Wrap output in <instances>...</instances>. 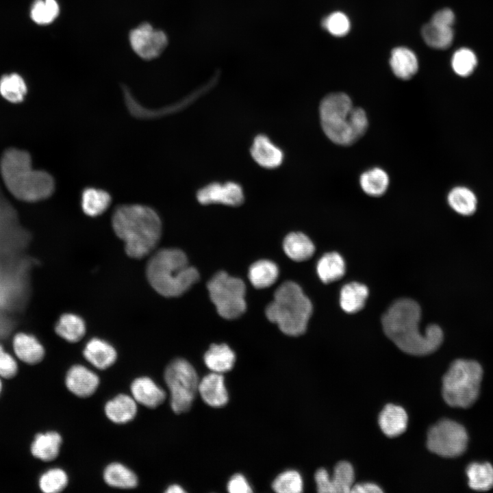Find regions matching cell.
Returning <instances> with one entry per match:
<instances>
[{"mask_svg":"<svg viewBox=\"0 0 493 493\" xmlns=\"http://www.w3.org/2000/svg\"><path fill=\"white\" fill-rule=\"evenodd\" d=\"M421 311L418 304L410 299L394 302L383 314L381 323L385 335L403 352L425 355L438 349L443 333L436 325H429L420 331Z\"/></svg>","mask_w":493,"mask_h":493,"instance_id":"obj_1","label":"cell"},{"mask_svg":"<svg viewBox=\"0 0 493 493\" xmlns=\"http://www.w3.org/2000/svg\"><path fill=\"white\" fill-rule=\"evenodd\" d=\"M116 235L124 242L127 255L141 259L157 245L162 235V222L151 207L140 204H125L116 207L112 217Z\"/></svg>","mask_w":493,"mask_h":493,"instance_id":"obj_2","label":"cell"},{"mask_svg":"<svg viewBox=\"0 0 493 493\" xmlns=\"http://www.w3.org/2000/svg\"><path fill=\"white\" fill-rule=\"evenodd\" d=\"M0 171L8 191L16 199L36 202L49 197L55 188L54 179L48 173L34 169L29 154L10 148L3 154Z\"/></svg>","mask_w":493,"mask_h":493,"instance_id":"obj_3","label":"cell"},{"mask_svg":"<svg viewBox=\"0 0 493 493\" xmlns=\"http://www.w3.org/2000/svg\"><path fill=\"white\" fill-rule=\"evenodd\" d=\"M319 116L325 136L334 144L349 146L366 132V112L355 107L350 97L344 92L325 96L320 103Z\"/></svg>","mask_w":493,"mask_h":493,"instance_id":"obj_4","label":"cell"},{"mask_svg":"<svg viewBox=\"0 0 493 493\" xmlns=\"http://www.w3.org/2000/svg\"><path fill=\"white\" fill-rule=\"evenodd\" d=\"M146 275L151 287L165 297L182 295L199 279L186 254L178 249H162L149 259Z\"/></svg>","mask_w":493,"mask_h":493,"instance_id":"obj_5","label":"cell"},{"mask_svg":"<svg viewBox=\"0 0 493 493\" xmlns=\"http://www.w3.org/2000/svg\"><path fill=\"white\" fill-rule=\"evenodd\" d=\"M312 313V305L301 288L293 281L283 283L266 309V316L285 334H303Z\"/></svg>","mask_w":493,"mask_h":493,"instance_id":"obj_6","label":"cell"},{"mask_svg":"<svg viewBox=\"0 0 493 493\" xmlns=\"http://www.w3.org/2000/svg\"><path fill=\"white\" fill-rule=\"evenodd\" d=\"M483 370L472 360L457 359L450 366L442 379V396L455 407L467 408L477 399Z\"/></svg>","mask_w":493,"mask_h":493,"instance_id":"obj_7","label":"cell"},{"mask_svg":"<svg viewBox=\"0 0 493 493\" xmlns=\"http://www.w3.org/2000/svg\"><path fill=\"white\" fill-rule=\"evenodd\" d=\"M207 286L210 299L220 316L233 319L244 312L246 287L241 279L220 271L213 276Z\"/></svg>","mask_w":493,"mask_h":493,"instance_id":"obj_8","label":"cell"},{"mask_svg":"<svg viewBox=\"0 0 493 493\" xmlns=\"http://www.w3.org/2000/svg\"><path fill=\"white\" fill-rule=\"evenodd\" d=\"M164 379L170 392L173 412L176 414L188 412L198 392L199 383L194 367L186 359H174L166 368Z\"/></svg>","mask_w":493,"mask_h":493,"instance_id":"obj_9","label":"cell"},{"mask_svg":"<svg viewBox=\"0 0 493 493\" xmlns=\"http://www.w3.org/2000/svg\"><path fill=\"white\" fill-rule=\"evenodd\" d=\"M468 440L467 432L462 425L449 419H442L429 429L427 445L432 453L451 458L464 453Z\"/></svg>","mask_w":493,"mask_h":493,"instance_id":"obj_10","label":"cell"},{"mask_svg":"<svg viewBox=\"0 0 493 493\" xmlns=\"http://www.w3.org/2000/svg\"><path fill=\"white\" fill-rule=\"evenodd\" d=\"M129 42L134 52L140 58L151 60L165 49L168 39L166 34L144 23L129 33Z\"/></svg>","mask_w":493,"mask_h":493,"instance_id":"obj_11","label":"cell"},{"mask_svg":"<svg viewBox=\"0 0 493 493\" xmlns=\"http://www.w3.org/2000/svg\"><path fill=\"white\" fill-rule=\"evenodd\" d=\"M197 199L203 205L221 203L238 206L243 203L244 196L241 186L236 182H214L199 190Z\"/></svg>","mask_w":493,"mask_h":493,"instance_id":"obj_12","label":"cell"},{"mask_svg":"<svg viewBox=\"0 0 493 493\" xmlns=\"http://www.w3.org/2000/svg\"><path fill=\"white\" fill-rule=\"evenodd\" d=\"M65 383L70 392L85 398L94 394L99 386V379L85 366L75 365L67 372Z\"/></svg>","mask_w":493,"mask_h":493,"instance_id":"obj_13","label":"cell"},{"mask_svg":"<svg viewBox=\"0 0 493 493\" xmlns=\"http://www.w3.org/2000/svg\"><path fill=\"white\" fill-rule=\"evenodd\" d=\"M251 154L257 164L270 169L279 166L284 158L283 151L264 134L254 138Z\"/></svg>","mask_w":493,"mask_h":493,"instance_id":"obj_14","label":"cell"},{"mask_svg":"<svg viewBox=\"0 0 493 493\" xmlns=\"http://www.w3.org/2000/svg\"><path fill=\"white\" fill-rule=\"evenodd\" d=\"M198 392L208 405L220 407L228 401L224 377L221 373L212 372L205 375L199 383Z\"/></svg>","mask_w":493,"mask_h":493,"instance_id":"obj_15","label":"cell"},{"mask_svg":"<svg viewBox=\"0 0 493 493\" xmlns=\"http://www.w3.org/2000/svg\"><path fill=\"white\" fill-rule=\"evenodd\" d=\"M12 348L17 358L27 364H37L45 356L42 344L34 336L27 333H16L12 339Z\"/></svg>","mask_w":493,"mask_h":493,"instance_id":"obj_16","label":"cell"},{"mask_svg":"<svg viewBox=\"0 0 493 493\" xmlns=\"http://www.w3.org/2000/svg\"><path fill=\"white\" fill-rule=\"evenodd\" d=\"M134 400L149 408H155L166 399V392L149 377L136 379L131 385Z\"/></svg>","mask_w":493,"mask_h":493,"instance_id":"obj_17","label":"cell"},{"mask_svg":"<svg viewBox=\"0 0 493 493\" xmlns=\"http://www.w3.org/2000/svg\"><path fill=\"white\" fill-rule=\"evenodd\" d=\"M83 353L92 365L101 370L110 367L117 357L116 351L110 344L96 338L87 342Z\"/></svg>","mask_w":493,"mask_h":493,"instance_id":"obj_18","label":"cell"},{"mask_svg":"<svg viewBox=\"0 0 493 493\" xmlns=\"http://www.w3.org/2000/svg\"><path fill=\"white\" fill-rule=\"evenodd\" d=\"M407 420L405 410L394 404L386 405L379 416V425L381 431L391 438L398 436L406 430Z\"/></svg>","mask_w":493,"mask_h":493,"instance_id":"obj_19","label":"cell"},{"mask_svg":"<svg viewBox=\"0 0 493 493\" xmlns=\"http://www.w3.org/2000/svg\"><path fill=\"white\" fill-rule=\"evenodd\" d=\"M61 444L62 437L57 432L38 433L31 444L30 451L34 457L50 462L59 455Z\"/></svg>","mask_w":493,"mask_h":493,"instance_id":"obj_20","label":"cell"},{"mask_svg":"<svg viewBox=\"0 0 493 493\" xmlns=\"http://www.w3.org/2000/svg\"><path fill=\"white\" fill-rule=\"evenodd\" d=\"M390 64L393 73L403 80L412 78L418 68V60L414 52L402 47L392 51Z\"/></svg>","mask_w":493,"mask_h":493,"instance_id":"obj_21","label":"cell"},{"mask_svg":"<svg viewBox=\"0 0 493 493\" xmlns=\"http://www.w3.org/2000/svg\"><path fill=\"white\" fill-rule=\"evenodd\" d=\"M105 412L107 417L113 422L127 423L136 414V401L128 395L119 394L105 404Z\"/></svg>","mask_w":493,"mask_h":493,"instance_id":"obj_22","label":"cell"},{"mask_svg":"<svg viewBox=\"0 0 493 493\" xmlns=\"http://www.w3.org/2000/svg\"><path fill=\"white\" fill-rule=\"evenodd\" d=\"M236 355L225 344H212L204 355V362L212 372L223 373L230 370L235 363Z\"/></svg>","mask_w":493,"mask_h":493,"instance_id":"obj_23","label":"cell"},{"mask_svg":"<svg viewBox=\"0 0 493 493\" xmlns=\"http://www.w3.org/2000/svg\"><path fill=\"white\" fill-rule=\"evenodd\" d=\"M283 248L288 257L296 262L309 259L315 251L312 240L301 232H292L287 235L283 242Z\"/></svg>","mask_w":493,"mask_h":493,"instance_id":"obj_24","label":"cell"},{"mask_svg":"<svg viewBox=\"0 0 493 493\" xmlns=\"http://www.w3.org/2000/svg\"><path fill=\"white\" fill-rule=\"evenodd\" d=\"M111 203V196L105 190L94 187L85 188L81 196V207L85 214L90 217L104 213Z\"/></svg>","mask_w":493,"mask_h":493,"instance_id":"obj_25","label":"cell"},{"mask_svg":"<svg viewBox=\"0 0 493 493\" xmlns=\"http://www.w3.org/2000/svg\"><path fill=\"white\" fill-rule=\"evenodd\" d=\"M359 182L364 193L370 197H379L388 190L390 177L383 168L374 167L362 173Z\"/></svg>","mask_w":493,"mask_h":493,"instance_id":"obj_26","label":"cell"},{"mask_svg":"<svg viewBox=\"0 0 493 493\" xmlns=\"http://www.w3.org/2000/svg\"><path fill=\"white\" fill-rule=\"evenodd\" d=\"M368 296V289L365 285L357 282L346 283L340 292L341 307L346 313H356L364 307Z\"/></svg>","mask_w":493,"mask_h":493,"instance_id":"obj_27","label":"cell"},{"mask_svg":"<svg viewBox=\"0 0 493 493\" xmlns=\"http://www.w3.org/2000/svg\"><path fill=\"white\" fill-rule=\"evenodd\" d=\"M425 43L431 48L446 49L453 43L454 31L449 27L432 21L425 24L421 31Z\"/></svg>","mask_w":493,"mask_h":493,"instance_id":"obj_28","label":"cell"},{"mask_svg":"<svg viewBox=\"0 0 493 493\" xmlns=\"http://www.w3.org/2000/svg\"><path fill=\"white\" fill-rule=\"evenodd\" d=\"M316 270L320 280L328 283L340 279L344 275L346 265L339 253L331 252L320 257L317 263Z\"/></svg>","mask_w":493,"mask_h":493,"instance_id":"obj_29","label":"cell"},{"mask_svg":"<svg viewBox=\"0 0 493 493\" xmlns=\"http://www.w3.org/2000/svg\"><path fill=\"white\" fill-rule=\"evenodd\" d=\"M56 333L69 342L79 341L86 333V324L83 318L73 313H65L55 326Z\"/></svg>","mask_w":493,"mask_h":493,"instance_id":"obj_30","label":"cell"},{"mask_svg":"<svg viewBox=\"0 0 493 493\" xmlns=\"http://www.w3.org/2000/svg\"><path fill=\"white\" fill-rule=\"evenodd\" d=\"M449 206L457 213L463 216L473 214L477 207V199L475 193L465 186L452 188L447 196Z\"/></svg>","mask_w":493,"mask_h":493,"instance_id":"obj_31","label":"cell"},{"mask_svg":"<svg viewBox=\"0 0 493 493\" xmlns=\"http://www.w3.org/2000/svg\"><path fill=\"white\" fill-rule=\"evenodd\" d=\"M279 275L277 266L273 262L262 260L253 263L249 270V279L256 288H265L273 285Z\"/></svg>","mask_w":493,"mask_h":493,"instance_id":"obj_32","label":"cell"},{"mask_svg":"<svg viewBox=\"0 0 493 493\" xmlns=\"http://www.w3.org/2000/svg\"><path fill=\"white\" fill-rule=\"evenodd\" d=\"M103 479L107 484L117 488L131 489L138 485L135 473L119 463L108 465L104 470Z\"/></svg>","mask_w":493,"mask_h":493,"instance_id":"obj_33","label":"cell"},{"mask_svg":"<svg viewBox=\"0 0 493 493\" xmlns=\"http://www.w3.org/2000/svg\"><path fill=\"white\" fill-rule=\"evenodd\" d=\"M469 487L476 491L493 488V467L489 463H472L466 468Z\"/></svg>","mask_w":493,"mask_h":493,"instance_id":"obj_34","label":"cell"},{"mask_svg":"<svg viewBox=\"0 0 493 493\" xmlns=\"http://www.w3.org/2000/svg\"><path fill=\"white\" fill-rule=\"evenodd\" d=\"M27 90L24 79L17 73L5 75L0 79V94L10 103L23 101Z\"/></svg>","mask_w":493,"mask_h":493,"instance_id":"obj_35","label":"cell"},{"mask_svg":"<svg viewBox=\"0 0 493 493\" xmlns=\"http://www.w3.org/2000/svg\"><path fill=\"white\" fill-rule=\"evenodd\" d=\"M451 63L452 69L456 75L466 77L476 69L478 59L473 50L468 47H462L453 53Z\"/></svg>","mask_w":493,"mask_h":493,"instance_id":"obj_36","label":"cell"},{"mask_svg":"<svg viewBox=\"0 0 493 493\" xmlns=\"http://www.w3.org/2000/svg\"><path fill=\"white\" fill-rule=\"evenodd\" d=\"M60 8L55 0H36L31 8L30 16L37 24L47 25L58 16Z\"/></svg>","mask_w":493,"mask_h":493,"instance_id":"obj_37","label":"cell"},{"mask_svg":"<svg viewBox=\"0 0 493 493\" xmlns=\"http://www.w3.org/2000/svg\"><path fill=\"white\" fill-rule=\"evenodd\" d=\"M334 493L351 492L354 481V470L351 464L347 462H338L331 477Z\"/></svg>","mask_w":493,"mask_h":493,"instance_id":"obj_38","label":"cell"},{"mask_svg":"<svg viewBox=\"0 0 493 493\" xmlns=\"http://www.w3.org/2000/svg\"><path fill=\"white\" fill-rule=\"evenodd\" d=\"M68 477L60 468L50 469L39 479V488L45 493H58L67 485Z\"/></svg>","mask_w":493,"mask_h":493,"instance_id":"obj_39","label":"cell"},{"mask_svg":"<svg viewBox=\"0 0 493 493\" xmlns=\"http://www.w3.org/2000/svg\"><path fill=\"white\" fill-rule=\"evenodd\" d=\"M272 488L279 493H299L303 490V480L297 471L286 470L275 478Z\"/></svg>","mask_w":493,"mask_h":493,"instance_id":"obj_40","label":"cell"},{"mask_svg":"<svg viewBox=\"0 0 493 493\" xmlns=\"http://www.w3.org/2000/svg\"><path fill=\"white\" fill-rule=\"evenodd\" d=\"M323 27L335 36H343L350 29V21L342 12H336L323 21Z\"/></svg>","mask_w":493,"mask_h":493,"instance_id":"obj_41","label":"cell"},{"mask_svg":"<svg viewBox=\"0 0 493 493\" xmlns=\"http://www.w3.org/2000/svg\"><path fill=\"white\" fill-rule=\"evenodd\" d=\"M18 372V364L12 355L8 353L0 344V377L13 378Z\"/></svg>","mask_w":493,"mask_h":493,"instance_id":"obj_42","label":"cell"},{"mask_svg":"<svg viewBox=\"0 0 493 493\" xmlns=\"http://www.w3.org/2000/svg\"><path fill=\"white\" fill-rule=\"evenodd\" d=\"M314 479L318 492L334 493L331 477L325 469H318L315 473Z\"/></svg>","mask_w":493,"mask_h":493,"instance_id":"obj_43","label":"cell"},{"mask_svg":"<svg viewBox=\"0 0 493 493\" xmlns=\"http://www.w3.org/2000/svg\"><path fill=\"white\" fill-rule=\"evenodd\" d=\"M227 490L231 493H250L252 492L248 481L241 474H236L231 477L227 483Z\"/></svg>","mask_w":493,"mask_h":493,"instance_id":"obj_44","label":"cell"},{"mask_svg":"<svg viewBox=\"0 0 493 493\" xmlns=\"http://www.w3.org/2000/svg\"><path fill=\"white\" fill-rule=\"evenodd\" d=\"M455 21V14L449 8H444L438 10L433 14L431 19L432 22L449 27H453Z\"/></svg>","mask_w":493,"mask_h":493,"instance_id":"obj_45","label":"cell"},{"mask_svg":"<svg viewBox=\"0 0 493 493\" xmlns=\"http://www.w3.org/2000/svg\"><path fill=\"white\" fill-rule=\"evenodd\" d=\"M382 492L383 490L379 486L372 483L353 485L351 490V492L355 493H379Z\"/></svg>","mask_w":493,"mask_h":493,"instance_id":"obj_46","label":"cell"},{"mask_svg":"<svg viewBox=\"0 0 493 493\" xmlns=\"http://www.w3.org/2000/svg\"><path fill=\"white\" fill-rule=\"evenodd\" d=\"M166 492L167 493H184L185 492V490H183V488L176 484L172 485L168 488V489L166 490Z\"/></svg>","mask_w":493,"mask_h":493,"instance_id":"obj_47","label":"cell"},{"mask_svg":"<svg viewBox=\"0 0 493 493\" xmlns=\"http://www.w3.org/2000/svg\"><path fill=\"white\" fill-rule=\"evenodd\" d=\"M1 390H2V381H1V377H0V394H1Z\"/></svg>","mask_w":493,"mask_h":493,"instance_id":"obj_48","label":"cell"}]
</instances>
